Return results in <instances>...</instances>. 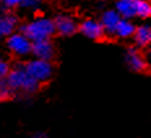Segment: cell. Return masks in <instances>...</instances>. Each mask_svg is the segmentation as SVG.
Listing matches in <instances>:
<instances>
[{"instance_id":"obj_15","label":"cell","mask_w":151,"mask_h":138,"mask_svg":"<svg viewBox=\"0 0 151 138\" xmlns=\"http://www.w3.org/2000/svg\"><path fill=\"white\" fill-rule=\"evenodd\" d=\"M13 94H14V91L11 89L7 80H5V78H0V102L9 100L13 96Z\"/></svg>"},{"instance_id":"obj_9","label":"cell","mask_w":151,"mask_h":138,"mask_svg":"<svg viewBox=\"0 0 151 138\" xmlns=\"http://www.w3.org/2000/svg\"><path fill=\"white\" fill-rule=\"evenodd\" d=\"M121 20V16L119 14L117 11H107L103 13L102 16V24L103 29H104L106 33H109V34H115V29L117 26L119 21Z\"/></svg>"},{"instance_id":"obj_1","label":"cell","mask_w":151,"mask_h":138,"mask_svg":"<svg viewBox=\"0 0 151 138\" xmlns=\"http://www.w3.org/2000/svg\"><path fill=\"white\" fill-rule=\"evenodd\" d=\"M7 82L13 91H24L26 94H33L39 90L40 83L26 73L24 67H16L11 69L7 76Z\"/></svg>"},{"instance_id":"obj_10","label":"cell","mask_w":151,"mask_h":138,"mask_svg":"<svg viewBox=\"0 0 151 138\" xmlns=\"http://www.w3.org/2000/svg\"><path fill=\"white\" fill-rule=\"evenodd\" d=\"M116 11L121 16V18L130 20L133 17H137L136 13V1L134 0H119L116 3Z\"/></svg>"},{"instance_id":"obj_4","label":"cell","mask_w":151,"mask_h":138,"mask_svg":"<svg viewBox=\"0 0 151 138\" xmlns=\"http://www.w3.org/2000/svg\"><path fill=\"white\" fill-rule=\"evenodd\" d=\"M125 61H127V65L132 69L133 72H145L149 67L147 64V59L145 58V55L139 51L136 47H130L128 48L127 54H125Z\"/></svg>"},{"instance_id":"obj_2","label":"cell","mask_w":151,"mask_h":138,"mask_svg":"<svg viewBox=\"0 0 151 138\" xmlns=\"http://www.w3.org/2000/svg\"><path fill=\"white\" fill-rule=\"evenodd\" d=\"M55 24L51 20H46V18H40L34 22L22 27V33L26 38H29L31 42H37V40L48 39L51 35L55 34Z\"/></svg>"},{"instance_id":"obj_7","label":"cell","mask_w":151,"mask_h":138,"mask_svg":"<svg viewBox=\"0 0 151 138\" xmlns=\"http://www.w3.org/2000/svg\"><path fill=\"white\" fill-rule=\"evenodd\" d=\"M31 52L34 54L37 59L40 60H47L51 61V59L55 56V50L53 46L51 45L48 39H43V40H37L33 42V47H31Z\"/></svg>"},{"instance_id":"obj_14","label":"cell","mask_w":151,"mask_h":138,"mask_svg":"<svg viewBox=\"0 0 151 138\" xmlns=\"http://www.w3.org/2000/svg\"><path fill=\"white\" fill-rule=\"evenodd\" d=\"M16 20L13 17H3L0 18V35H9L13 31Z\"/></svg>"},{"instance_id":"obj_5","label":"cell","mask_w":151,"mask_h":138,"mask_svg":"<svg viewBox=\"0 0 151 138\" xmlns=\"http://www.w3.org/2000/svg\"><path fill=\"white\" fill-rule=\"evenodd\" d=\"M8 47L17 55H27L31 52L33 43L24 34H13L7 40Z\"/></svg>"},{"instance_id":"obj_16","label":"cell","mask_w":151,"mask_h":138,"mask_svg":"<svg viewBox=\"0 0 151 138\" xmlns=\"http://www.w3.org/2000/svg\"><path fill=\"white\" fill-rule=\"evenodd\" d=\"M9 70H11L9 65H8L5 61L0 60V78H7Z\"/></svg>"},{"instance_id":"obj_12","label":"cell","mask_w":151,"mask_h":138,"mask_svg":"<svg viewBox=\"0 0 151 138\" xmlns=\"http://www.w3.org/2000/svg\"><path fill=\"white\" fill-rule=\"evenodd\" d=\"M137 27L130 22L127 18H121L119 21L117 26L115 29V35H117L119 38H129V37H133L136 33Z\"/></svg>"},{"instance_id":"obj_6","label":"cell","mask_w":151,"mask_h":138,"mask_svg":"<svg viewBox=\"0 0 151 138\" xmlns=\"http://www.w3.org/2000/svg\"><path fill=\"white\" fill-rule=\"evenodd\" d=\"M78 30H80L83 35H86L87 38L95 39V40L102 39L103 37H104V34H106V31H104V29H103L102 24L98 22V21H95V20L83 21V22L78 26Z\"/></svg>"},{"instance_id":"obj_8","label":"cell","mask_w":151,"mask_h":138,"mask_svg":"<svg viewBox=\"0 0 151 138\" xmlns=\"http://www.w3.org/2000/svg\"><path fill=\"white\" fill-rule=\"evenodd\" d=\"M53 24H55V30L60 35L69 37L78 31V25L70 17H67V16H59V17H56Z\"/></svg>"},{"instance_id":"obj_17","label":"cell","mask_w":151,"mask_h":138,"mask_svg":"<svg viewBox=\"0 0 151 138\" xmlns=\"http://www.w3.org/2000/svg\"><path fill=\"white\" fill-rule=\"evenodd\" d=\"M1 1L4 3L7 7H14V5H17V4H21L22 0H1Z\"/></svg>"},{"instance_id":"obj_18","label":"cell","mask_w":151,"mask_h":138,"mask_svg":"<svg viewBox=\"0 0 151 138\" xmlns=\"http://www.w3.org/2000/svg\"><path fill=\"white\" fill-rule=\"evenodd\" d=\"M33 138H47L45 134H42V133H37V134H34Z\"/></svg>"},{"instance_id":"obj_3","label":"cell","mask_w":151,"mask_h":138,"mask_svg":"<svg viewBox=\"0 0 151 138\" xmlns=\"http://www.w3.org/2000/svg\"><path fill=\"white\" fill-rule=\"evenodd\" d=\"M26 73L31 76L35 81L39 83L46 82L52 77L53 68L51 61L47 60H40V59H34V60L27 61L25 65H22Z\"/></svg>"},{"instance_id":"obj_11","label":"cell","mask_w":151,"mask_h":138,"mask_svg":"<svg viewBox=\"0 0 151 138\" xmlns=\"http://www.w3.org/2000/svg\"><path fill=\"white\" fill-rule=\"evenodd\" d=\"M133 38L138 47L150 46L151 45V26L150 25H142V26L137 27Z\"/></svg>"},{"instance_id":"obj_13","label":"cell","mask_w":151,"mask_h":138,"mask_svg":"<svg viewBox=\"0 0 151 138\" xmlns=\"http://www.w3.org/2000/svg\"><path fill=\"white\" fill-rule=\"evenodd\" d=\"M136 1L137 17L150 18L151 17V1L149 0H134Z\"/></svg>"}]
</instances>
